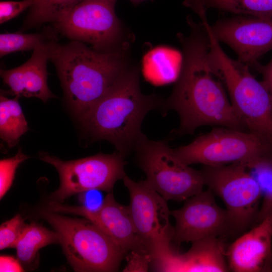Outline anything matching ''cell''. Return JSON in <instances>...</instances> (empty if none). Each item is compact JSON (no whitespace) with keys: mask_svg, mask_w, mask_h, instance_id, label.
Returning <instances> with one entry per match:
<instances>
[{"mask_svg":"<svg viewBox=\"0 0 272 272\" xmlns=\"http://www.w3.org/2000/svg\"><path fill=\"white\" fill-rule=\"evenodd\" d=\"M190 33L178 35L182 61L173 91L163 110H173L179 117L177 132L191 134L200 126L214 125L246 130L208 59L209 36L205 25L187 21Z\"/></svg>","mask_w":272,"mask_h":272,"instance_id":"6da1fadb","label":"cell"},{"mask_svg":"<svg viewBox=\"0 0 272 272\" xmlns=\"http://www.w3.org/2000/svg\"><path fill=\"white\" fill-rule=\"evenodd\" d=\"M164 100L144 94L139 71L126 67L103 96L80 119L95 140H106L126 156L146 137L143 121L150 111L162 108Z\"/></svg>","mask_w":272,"mask_h":272,"instance_id":"7a4b0ae2","label":"cell"},{"mask_svg":"<svg viewBox=\"0 0 272 272\" xmlns=\"http://www.w3.org/2000/svg\"><path fill=\"white\" fill-rule=\"evenodd\" d=\"M68 104L80 120L103 96L127 67L123 49L96 51L77 41L48 46Z\"/></svg>","mask_w":272,"mask_h":272,"instance_id":"3957f363","label":"cell"},{"mask_svg":"<svg viewBox=\"0 0 272 272\" xmlns=\"http://www.w3.org/2000/svg\"><path fill=\"white\" fill-rule=\"evenodd\" d=\"M208 61L225 84L231 104L247 131L272 142V101L262 83L249 66L228 56L208 27Z\"/></svg>","mask_w":272,"mask_h":272,"instance_id":"277c9868","label":"cell"},{"mask_svg":"<svg viewBox=\"0 0 272 272\" xmlns=\"http://www.w3.org/2000/svg\"><path fill=\"white\" fill-rule=\"evenodd\" d=\"M173 151L187 166L242 163L251 169L269 163L272 142L248 131L218 126Z\"/></svg>","mask_w":272,"mask_h":272,"instance_id":"5b68a950","label":"cell"},{"mask_svg":"<svg viewBox=\"0 0 272 272\" xmlns=\"http://www.w3.org/2000/svg\"><path fill=\"white\" fill-rule=\"evenodd\" d=\"M43 218L57 234L64 254L76 271H115L125 255L90 220L70 218L47 211Z\"/></svg>","mask_w":272,"mask_h":272,"instance_id":"8992f818","label":"cell"},{"mask_svg":"<svg viewBox=\"0 0 272 272\" xmlns=\"http://www.w3.org/2000/svg\"><path fill=\"white\" fill-rule=\"evenodd\" d=\"M135 151L146 181L166 200L185 201L203 190L200 170L182 163L166 141L151 140L146 136Z\"/></svg>","mask_w":272,"mask_h":272,"instance_id":"52a82bcc","label":"cell"},{"mask_svg":"<svg viewBox=\"0 0 272 272\" xmlns=\"http://www.w3.org/2000/svg\"><path fill=\"white\" fill-rule=\"evenodd\" d=\"M242 163L206 166L200 170L205 185L223 201L233 232H242L256 222L262 195L258 180Z\"/></svg>","mask_w":272,"mask_h":272,"instance_id":"ba28073f","label":"cell"},{"mask_svg":"<svg viewBox=\"0 0 272 272\" xmlns=\"http://www.w3.org/2000/svg\"><path fill=\"white\" fill-rule=\"evenodd\" d=\"M116 1L82 0L53 23L54 29L99 52L123 49L120 47L122 28L115 13Z\"/></svg>","mask_w":272,"mask_h":272,"instance_id":"9c48e42d","label":"cell"},{"mask_svg":"<svg viewBox=\"0 0 272 272\" xmlns=\"http://www.w3.org/2000/svg\"><path fill=\"white\" fill-rule=\"evenodd\" d=\"M123 181L129 192L128 207L137 233L152 262L156 264L175 250L172 246L174 229L170 222L167 201L146 180L136 182L125 175Z\"/></svg>","mask_w":272,"mask_h":272,"instance_id":"30bf717a","label":"cell"},{"mask_svg":"<svg viewBox=\"0 0 272 272\" xmlns=\"http://www.w3.org/2000/svg\"><path fill=\"white\" fill-rule=\"evenodd\" d=\"M125 157L116 152L64 161L45 152L39 154L40 159L58 171L60 183L52 197L58 201L91 190L110 191L116 182L126 175Z\"/></svg>","mask_w":272,"mask_h":272,"instance_id":"8fae6325","label":"cell"},{"mask_svg":"<svg viewBox=\"0 0 272 272\" xmlns=\"http://www.w3.org/2000/svg\"><path fill=\"white\" fill-rule=\"evenodd\" d=\"M184 201L180 209L171 211L175 220L173 241L176 244L233 233L226 210L217 203L209 188Z\"/></svg>","mask_w":272,"mask_h":272,"instance_id":"7c38bea8","label":"cell"},{"mask_svg":"<svg viewBox=\"0 0 272 272\" xmlns=\"http://www.w3.org/2000/svg\"><path fill=\"white\" fill-rule=\"evenodd\" d=\"M211 28L216 38L231 47L238 60L249 67L272 49V17L239 15L219 20Z\"/></svg>","mask_w":272,"mask_h":272,"instance_id":"4fadbf2b","label":"cell"},{"mask_svg":"<svg viewBox=\"0 0 272 272\" xmlns=\"http://www.w3.org/2000/svg\"><path fill=\"white\" fill-rule=\"evenodd\" d=\"M49 211L80 215L93 223L122 251L148 253L140 239L131 218L128 207L118 203L112 193L107 194L100 206L91 209L86 206H72L58 202L49 203Z\"/></svg>","mask_w":272,"mask_h":272,"instance_id":"5bb4252c","label":"cell"},{"mask_svg":"<svg viewBox=\"0 0 272 272\" xmlns=\"http://www.w3.org/2000/svg\"><path fill=\"white\" fill-rule=\"evenodd\" d=\"M229 269L235 272L272 270V217L265 216L236 239L225 252Z\"/></svg>","mask_w":272,"mask_h":272,"instance_id":"9a60e30c","label":"cell"},{"mask_svg":"<svg viewBox=\"0 0 272 272\" xmlns=\"http://www.w3.org/2000/svg\"><path fill=\"white\" fill-rule=\"evenodd\" d=\"M49 44L34 49L31 57L21 65L1 70V76L9 94L18 98L36 97L44 102L55 97L47 84Z\"/></svg>","mask_w":272,"mask_h":272,"instance_id":"2e32d148","label":"cell"},{"mask_svg":"<svg viewBox=\"0 0 272 272\" xmlns=\"http://www.w3.org/2000/svg\"><path fill=\"white\" fill-rule=\"evenodd\" d=\"M186 253L176 250L155 269L165 271L224 272L229 270L225 248L219 237H208L191 243Z\"/></svg>","mask_w":272,"mask_h":272,"instance_id":"e0dca14e","label":"cell"},{"mask_svg":"<svg viewBox=\"0 0 272 272\" xmlns=\"http://www.w3.org/2000/svg\"><path fill=\"white\" fill-rule=\"evenodd\" d=\"M183 4L195 13L215 9L240 15L272 17V0H184Z\"/></svg>","mask_w":272,"mask_h":272,"instance_id":"ac0fdd59","label":"cell"},{"mask_svg":"<svg viewBox=\"0 0 272 272\" xmlns=\"http://www.w3.org/2000/svg\"><path fill=\"white\" fill-rule=\"evenodd\" d=\"M18 98L0 97V136L10 148L29 129Z\"/></svg>","mask_w":272,"mask_h":272,"instance_id":"d6986e66","label":"cell"},{"mask_svg":"<svg viewBox=\"0 0 272 272\" xmlns=\"http://www.w3.org/2000/svg\"><path fill=\"white\" fill-rule=\"evenodd\" d=\"M57 242L56 232L35 223L26 225L15 246L17 257L22 262L29 263L40 248Z\"/></svg>","mask_w":272,"mask_h":272,"instance_id":"ffe728a7","label":"cell"},{"mask_svg":"<svg viewBox=\"0 0 272 272\" xmlns=\"http://www.w3.org/2000/svg\"><path fill=\"white\" fill-rule=\"evenodd\" d=\"M82 0H34L19 32L46 23L52 24Z\"/></svg>","mask_w":272,"mask_h":272,"instance_id":"44dd1931","label":"cell"},{"mask_svg":"<svg viewBox=\"0 0 272 272\" xmlns=\"http://www.w3.org/2000/svg\"><path fill=\"white\" fill-rule=\"evenodd\" d=\"M54 29H48L43 32L23 34L22 32L0 34V56L17 51L34 50L50 43L58 41Z\"/></svg>","mask_w":272,"mask_h":272,"instance_id":"7402d4cb","label":"cell"},{"mask_svg":"<svg viewBox=\"0 0 272 272\" xmlns=\"http://www.w3.org/2000/svg\"><path fill=\"white\" fill-rule=\"evenodd\" d=\"M149 63L161 74L166 82L177 80L179 75L182 61V55L175 50L168 48H159L150 54Z\"/></svg>","mask_w":272,"mask_h":272,"instance_id":"603a6c76","label":"cell"},{"mask_svg":"<svg viewBox=\"0 0 272 272\" xmlns=\"http://www.w3.org/2000/svg\"><path fill=\"white\" fill-rule=\"evenodd\" d=\"M29 157L23 153L21 149L10 158L0 161V198L2 199L11 187L16 170L19 165Z\"/></svg>","mask_w":272,"mask_h":272,"instance_id":"cb8c5ba5","label":"cell"},{"mask_svg":"<svg viewBox=\"0 0 272 272\" xmlns=\"http://www.w3.org/2000/svg\"><path fill=\"white\" fill-rule=\"evenodd\" d=\"M26 226L20 215L3 223L0 227V249L15 247Z\"/></svg>","mask_w":272,"mask_h":272,"instance_id":"d4e9b609","label":"cell"},{"mask_svg":"<svg viewBox=\"0 0 272 272\" xmlns=\"http://www.w3.org/2000/svg\"><path fill=\"white\" fill-rule=\"evenodd\" d=\"M33 3L34 0L1 1L0 2L1 24L15 18L28 8H30Z\"/></svg>","mask_w":272,"mask_h":272,"instance_id":"484cf974","label":"cell"},{"mask_svg":"<svg viewBox=\"0 0 272 272\" xmlns=\"http://www.w3.org/2000/svg\"><path fill=\"white\" fill-rule=\"evenodd\" d=\"M127 265L124 271H147L152 262L151 255L148 253L132 251L126 256Z\"/></svg>","mask_w":272,"mask_h":272,"instance_id":"4316f807","label":"cell"},{"mask_svg":"<svg viewBox=\"0 0 272 272\" xmlns=\"http://www.w3.org/2000/svg\"><path fill=\"white\" fill-rule=\"evenodd\" d=\"M254 67L262 74V83L268 91L272 101V59L265 65L257 62Z\"/></svg>","mask_w":272,"mask_h":272,"instance_id":"83f0119b","label":"cell"},{"mask_svg":"<svg viewBox=\"0 0 272 272\" xmlns=\"http://www.w3.org/2000/svg\"><path fill=\"white\" fill-rule=\"evenodd\" d=\"M24 269L19 262L11 256L2 255L0 257L1 272H20Z\"/></svg>","mask_w":272,"mask_h":272,"instance_id":"f1b7e54d","label":"cell"},{"mask_svg":"<svg viewBox=\"0 0 272 272\" xmlns=\"http://www.w3.org/2000/svg\"><path fill=\"white\" fill-rule=\"evenodd\" d=\"M133 5L137 6L140 4L147 0H129Z\"/></svg>","mask_w":272,"mask_h":272,"instance_id":"f546056e","label":"cell"},{"mask_svg":"<svg viewBox=\"0 0 272 272\" xmlns=\"http://www.w3.org/2000/svg\"><path fill=\"white\" fill-rule=\"evenodd\" d=\"M268 215H270L272 217V206L270 207V208L268 210V211H267V212L266 213L265 216H268Z\"/></svg>","mask_w":272,"mask_h":272,"instance_id":"4dcf8cb0","label":"cell"}]
</instances>
